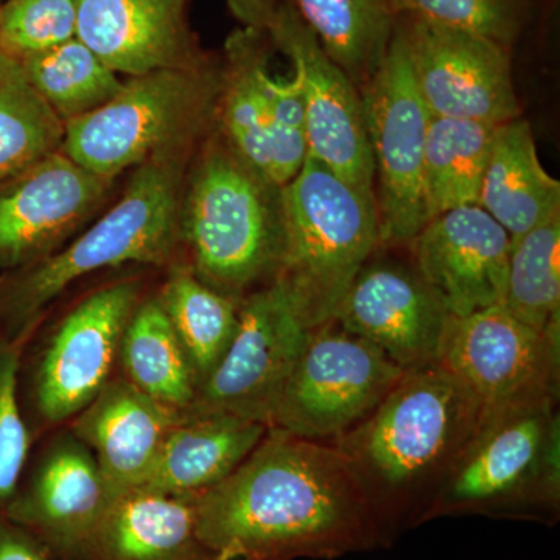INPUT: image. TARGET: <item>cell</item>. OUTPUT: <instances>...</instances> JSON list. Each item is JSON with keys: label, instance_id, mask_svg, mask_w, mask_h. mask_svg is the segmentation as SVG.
<instances>
[{"label": "cell", "instance_id": "6", "mask_svg": "<svg viewBox=\"0 0 560 560\" xmlns=\"http://www.w3.org/2000/svg\"><path fill=\"white\" fill-rule=\"evenodd\" d=\"M184 151L139 165L116 206L66 248L21 270L5 296L11 323L25 334L40 313L72 285L119 265H164L178 243Z\"/></svg>", "mask_w": 560, "mask_h": 560}, {"label": "cell", "instance_id": "34", "mask_svg": "<svg viewBox=\"0 0 560 560\" xmlns=\"http://www.w3.org/2000/svg\"><path fill=\"white\" fill-rule=\"evenodd\" d=\"M20 353L16 341L0 340V517L20 490L31 451V433L18 399Z\"/></svg>", "mask_w": 560, "mask_h": 560}, {"label": "cell", "instance_id": "4", "mask_svg": "<svg viewBox=\"0 0 560 560\" xmlns=\"http://www.w3.org/2000/svg\"><path fill=\"white\" fill-rule=\"evenodd\" d=\"M556 396L482 412L480 427L420 525L455 515L558 521L560 419Z\"/></svg>", "mask_w": 560, "mask_h": 560}, {"label": "cell", "instance_id": "12", "mask_svg": "<svg viewBox=\"0 0 560 560\" xmlns=\"http://www.w3.org/2000/svg\"><path fill=\"white\" fill-rule=\"evenodd\" d=\"M438 363L477 397L485 411L559 397L560 337L533 329L503 305L448 316Z\"/></svg>", "mask_w": 560, "mask_h": 560}, {"label": "cell", "instance_id": "15", "mask_svg": "<svg viewBox=\"0 0 560 560\" xmlns=\"http://www.w3.org/2000/svg\"><path fill=\"white\" fill-rule=\"evenodd\" d=\"M377 250L350 283L335 323L405 372L438 363L447 311L411 259L381 257Z\"/></svg>", "mask_w": 560, "mask_h": 560}, {"label": "cell", "instance_id": "10", "mask_svg": "<svg viewBox=\"0 0 560 560\" xmlns=\"http://www.w3.org/2000/svg\"><path fill=\"white\" fill-rule=\"evenodd\" d=\"M311 334L278 279L246 294L230 348L183 415L235 416L270 427Z\"/></svg>", "mask_w": 560, "mask_h": 560}, {"label": "cell", "instance_id": "16", "mask_svg": "<svg viewBox=\"0 0 560 560\" xmlns=\"http://www.w3.org/2000/svg\"><path fill=\"white\" fill-rule=\"evenodd\" d=\"M110 180L57 151L0 184V271H21L57 253L101 205Z\"/></svg>", "mask_w": 560, "mask_h": 560}, {"label": "cell", "instance_id": "7", "mask_svg": "<svg viewBox=\"0 0 560 560\" xmlns=\"http://www.w3.org/2000/svg\"><path fill=\"white\" fill-rule=\"evenodd\" d=\"M221 72L206 65L131 77L86 116L65 124L61 151L103 178L189 149L217 117Z\"/></svg>", "mask_w": 560, "mask_h": 560}, {"label": "cell", "instance_id": "33", "mask_svg": "<svg viewBox=\"0 0 560 560\" xmlns=\"http://www.w3.org/2000/svg\"><path fill=\"white\" fill-rule=\"evenodd\" d=\"M77 38V0H9L0 9V50L22 58Z\"/></svg>", "mask_w": 560, "mask_h": 560}, {"label": "cell", "instance_id": "9", "mask_svg": "<svg viewBox=\"0 0 560 560\" xmlns=\"http://www.w3.org/2000/svg\"><path fill=\"white\" fill-rule=\"evenodd\" d=\"M404 375L381 349L331 320L312 330L268 429L337 441L370 416Z\"/></svg>", "mask_w": 560, "mask_h": 560}, {"label": "cell", "instance_id": "27", "mask_svg": "<svg viewBox=\"0 0 560 560\" xmlns=\"http://www.w3.org/2000/svg\"><path fill=\"white\" fill-rule=\"evenodd\" d=\"M499 125L431 116L423 154V197L429 221L474 206Z\"/></svg>", "mask_w": 560, "mask_h": 560}, {"label": "cell", "instance_id": "29", "mask_svg": "<svg viewBox=\"0 0 560 560\" xmlns=\"http://www.w3.org/2000/svg\"><path fill=\"white\" fill-rule=\"evenodd\" d=\"M65 121L32 86L21 61L0 50V184L61 151Z\"/></svg>", "mask_w": 560, "mask_h": 560}, {"label": "cell", "instance_id": "32", "mask_svg": "<svg viewBox=\"0 0 560 560\" xmlns=\"http://www.w3.org/2000/svg\"><path fill=\"white\" fill-rule=\"evenodd\" d=\"M394 13L475 33L514 47L529 20V0H389Z\"/></svg>", "mask_w": 560, "mask_h": 560}, {"label": "cell", "instance_id": "21", "mask_svg": "<svg viewBox=\"0 0 560 560\" xmlns=\"http://www.w3.org/2000/svg\"><path fill=\"white\" fill-rule=\"evenodd\" d=\"M179 419V411L151 399L119 375L72 419L70 431L90 448L117 495L143 481Z\"/></svg>", "mask_w": 560, "mask_h": 560}, {"label": "cell", "instance_id": "5", "mask_svg": "<svg viewBox=\"0 0 560 560\" xmlns=\"http://www.w3.org/2000/svg\"><path fill=\"white\" fill-rule=\"evenodd\" d=\"M285 246L275 279L312 330L331 323L350 283L381 248L375 195L307 156L282 186Z\"/></svg>", "mask_w": 560, "mask_h": 560}, {"label": "cell", "instance_id": "1", "mask_svg": "<svg viewBox=\"0 0 560 560\" xmlns=\"http://www.w3.org/2000/svg\"><path fill=\"white\" fill-rule=\"evenodd\" d=\"M194 500L215 560H331L393 539L337 445L278 429Z\"/></svg>", "mask_w": 560, "mask_h": 560}, {"label": "cell", "instance_id": "30", "mask_svg": "<svg viewBox=\"0 0 560 560\" xmlns=\"http://www.w3.org/2000/svg\"><path fill=\"white\" fill-rule=\"evenodd\" d=\"M32 86L65 124L101 108L124 86L79 38L18 58Z\"/></svg>", "mask_w": 560, "mask_h": 560}, {"label": "cell", "instance_id": "11", "mask_svg": "<svg viewBox=\"0 0 560 560\" xmlns=\"http://www.w3.org/2000/svg\"><path fill=\"white\" fill-rule=\"evenodd\" d=\"M397 28L431 116L489 125L522 117L512 47L416 18H397Z\"/></svg>", "mask_w": 560, "mask_h": 560}, {"label": "cell", "instance_id": "28", "mask_svg": "<svg viewBox=\"0 0 560 560\" xmlns=\"http://www.w3.org/2000/svg\"><path fill=\"white\" fill-rule=\"evenodd\" d=\"M158 300L186 352L198 390L230 348L241 301L210 289L186 267L173 268Z\"/></svg>", "mask_w": 560, "mask_h": 560}, {"label": "cell", "instance_id": "3", "mask_svg": "<svg viewBox=\"0 0 560 560\" xmlns=\"http://www.w3.org/2000/svg\"><path fill=\"white\" fill-rule=\"evenodd\" d=\"M190 270L241 301L275 280L283 259L282 187L261 178L223 138L202 153L180 212Z\"/></svg>", "mask_w": 560, "mask_h": 560}, {"label": "cell", "instance_id": "2", "mask_svg": "<svg viewBox=\"0 0 560 560\" xmlns=\"http://www.w3.org/2000/svg\"><path fill=\"white\" fill-rule=\"evenodd\" d=\"M482 412L477 397L434 363L405 372L370 416L331 442L345 453L390 537L420 525Z\"/></svg>", "mask_w": 560, "mask_h": 560}, {"label": "cell", "instance_id": "26", "mask_svg": "<svg viewBox=\"0 0 560 560\" xmlns=\"http://www.w3.org/2000/svg\"><path fill=\"white\" fill-rule=\"evenodd\" d=\"M119 364L128 382L165 407L183 415L194 404V371L158 298L132 313L121 338Z\"/></svg>", "mask_w": 560, "mask_h": 560}, {"label": "cell", "instance_id": "31", "mask_svg": "<svg viewBox=\"0 0 560 560\" xmlns=\"http://www.w3.org/2000/svg\"><path fill=\"white\" fill-rule=\"evenodd\" d=\"M501 305L533 329L560 337V215L512 243Z\"/></svg>", "mask_w": 560, "mask_h": 560}, {"label": "cell", "instance_id": "20", "mask_svg": "<svg viewBox=\"0 0 560 560\" xmlns=\"http://www.w3.org/2000/svg\"><path fill=\"white\" fill-rule=\"evenodd\" d=\"M186 0H77V38L110 70L131 77L205 65Z\"/></svg>", "mask_w": 560, "mask_h": 560}, {"label": "cell", "instance_id": "19", "mask_svg": "<svg viewBox=\"0 0 560 560\" xmlns=\"http://www.w3.org/2000/svg\"><path fill=\"white\" fill-rule=\"evenodd\" d=\"M264 33L245 27L228 39L217 119L230 149L261 178L282 187L301 171L308 149L280 130Z\"/></svg>", "mask_w": 560, "mask_h": 560}, {"label": "cell", "instance_id": "14", "mask_svg": "<svg viewBox=\"0 0 560 560\" xmlns=\"http://www.w3.org/2000/svg\"><path fill=\"white\" fill-rule=\"evenodd\" d=\"M139 294L131 280L103 287L61 320L36 368L35 401L44 422L75 418L114 377Z\"/></svg>", "mask_w": 560, "mask_h": 560}, {"label": "cell", "instance_id": "24", "mask_svg": "<svg viewBox=\"0 0 560 560\" xmlns=\"http://www.w3.org/2000/svg\"><path fill=\"white\" fill-rule=\"evenodd\" d=\"M477 205L512 243L560 215V183L541 165L528 120L497 127Z\"/></svg>", "mask_w": 560, "mask_h": 560}, {"label": "cell", "instance_id": "35", "mask_svg": "<svg viewBox=\"0 0 560 560\" xmlns=\"http://www.w3.org/2000/svg\"><path fill=\"white\" fill-rule=\"evenodd\" d=\"M0 560H54L40 541L9 518L0 517Z\"/></svg>", "mask_w": 560, "mask_h": 560}, {"label": "cell", "instance_id": "25", "mask_svg": "<svg viewBox=\"0 0 560 560\" xmlns=\"http://www.w3.org/2000/svg\"><path fill=\"white\" fill-rule=\"evenodd\" d=\"M319 46L360 88L377 72L397 27L389 0H289Z\"/></svg>", "mask_w": 560, "mask_h": 560}, {"label": "cell", "instance_id": "23", "mask_svg": "<svg viewBox=\"0 0 560 560\" xmlns=\"http://www.w3.org/2000/svg\"><path fill=\"white\" fill-rule=\"evenodd\" d=\"M268 427L226 415H180L138 488L195 499L248 458Z\"/></svg>", "mask_w": 560, "mask_h": 560}, {"label": "cell", "instance_id": "8", "mask_svg": "<svg viewBox=\"0 0 560 560\" xmlns=\"http://www.w3.org/2000/svg\"><path fill=\"white\" fill-rule=\"evenodd\" d=\"M360 94L374 161L381 248H407L429 223L423 154L431 114L416 88L399 28Z\"/></svg>", "mask_w": 560, "mask_h": 560}, {"label": "cell", "instance_id": "36", "mask_svg": "<svg viewBox=\"0 0 560 560\" xmlns=\"http://www.w3.org/2000/svg\"><path fill=\"white\" fill-rule=\"evenodd\" d=\"M279 0H228L232 13L245 27L267 31Z\"/></svg>", "mask_w": 560, "mask_h": 560}, {"label": "cell", "instance_id": "13", "mask_svg": "<svg viewBox=\"0 0 560 560\" xmlns=\"http://www.w3.org/2000/svg\"><path fill=\"white\" fill-rule=\"evenodd\" d=\"M265 32L293 65L304 103L308 156L374 194V161L359 88L327 57L289 0H279Z\"/></svg>", "mask_w": 560, "mask_h": 560}, {"label": "cell", "instance_id": "17", "mask_svg": "<svg viewBox=\"0 0 560 560\" xmlns=\"http://www.w3.org/2000/svg\"><path fill=\"white\" fill-rule=\"evenodd\" d=\"M114 497L95 456L68 431L44 451L28 486L18 490L3 517L31 533L51 556L83 560Z\"/></svg>", "mask_w": 560, "mask_h": 560}, {"label": "cell", "instance_id": "22", "mask_svg": "<svg viewBox=\"0 0 560 560\" xmlns=\"http://www.w3.org/2000/svg\"><path fill=\"white\" fill-rule=\"evenodd\" d=\"M83 560H215L198 536L194 499L121 490L92 534Z\"/></svg>", "mask_w": 560, "mask_h": 560}, {"label": "cell", "instance_id": "18", "mask_svg": "<svg viewBox=\"0 0 560 560\" xmlns=\"http://www.w3.org/2000/svg\"><path fill=\"white\" fill-rule=\"evenodd\" d=\"M512 241L480 206H463L430 220L407 249L448 316L503 304Z\"/></svg>", "mask_w": 560, "mask_h": 560}]
</instances>
